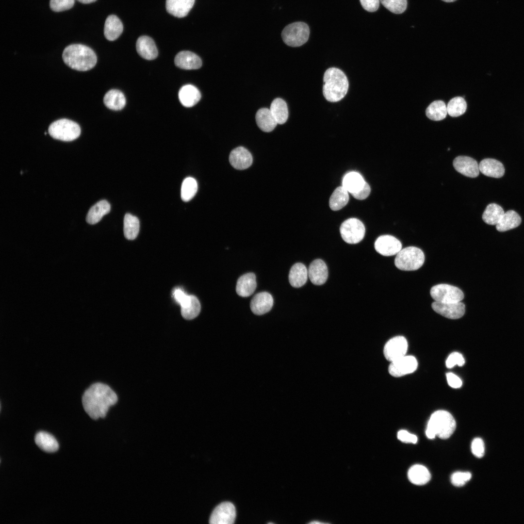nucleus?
<instances>
[{
	"instance_id": "obj_1",
	"label": "nucleus",
	"mask_w": 524,
	"mask_h": 524,
	"mask_svg": "<svg viewBox=\"0 0 524 524\" xmlns=\"http://www.w3.org/2000/svg\"><path fill=\"white\" fill-rule=\"evenodd\" d=\"M81 402L86 414L92 419L106 417L110 408L117 402L115 393L107 384L96 382L83 393Z\"/></svg>"
},
{
	"instance_id": "obj_2",
	"label": "nucleus",
	"mask_w": 524,
	"mask_h": 524,
	"mask_svg": "<svg viewBox=\"0 0 524 524\" xmlns=\"http://www.w3.org/2000/svg\"><path fill=\"white\" fill-rule=\"evenodd\" d=\"M62 58L64 63L71 68L82 71L93 68L97 61L93 50L82 44L67 46L63 52Z\"/></svg>"
},
{
	"instance_id": "obj_3",
	"label": "nucleus",
	"mask_w": 524,
	"mask_h": 524,
	"mask_svg": "<svg viewBox=\"0 0 524 524\" xmlns=\"http://www.w3.org/2000/svg\"><path fill=\"white\" fill-rule=\"evenodd\" d=\"M323 95L328 101L336 102L342 100L346 95L349 83L343 71L336 67L327 69L323 77Z\"/></svg>"
},
{
	"instance_id": "obj_4",
	"label": "nucleus",
	"mask_w": 524,
	"mask_h": 524,
	"mask_svg": "<svg viewBox=\"0 0 524 524\" xmlns=\"http://www.w3.org/2000/svg\"><path fill=\"white\" fill-rule=\"evenodd\" d=\"M456 427V423L453 416L446 410H439L431 415L426 434L429 439L437 436L442 439H447L453 434Z\"/></svg>"
},
{
	"instance_id": "obj_5",
	"label": "nucleus",
	"mask_w": 524,
	"mask_h": 524,
	"mask_svg": "<svg viewBox=\"0 0 524 524\" xmlns=\"http://www.w3.org/2000/svg\"><path fill=\"white\" fill-rule=\"evenodd\" d=\"M425 255L423 251L415 246H409L401 249L396 254L394 264L400 270L414 271L420 268L424 264Z\"/></svg>"
},
{
	"instance_id": "obj_6",
	"label": "nucleus",
	"mask_w": 524,
	"mask_h": 524,
	"mask_svg": "<svg viewBox=\"0 0 524 524\" xmlns=\"http://www.w3.org/2000/svg\"><path fill=\"white\" fill-rule=\"evenodd\" d=\"M81 128L76 122L66 118L56 120L49 127L48 132L53 138L69 142L78 138Z\"/></svg>"
},
{
	"instance_id": "obj_7",
	"label": "nucleus",
	"mask_w": 524,
	"mask_h": 524,
	"mask_svg": "<svg viewBox=\"0 0 524 524\" xmlns=\"http://www.w3.org/2000/svg\"><path fill=\"white\" fill-rule=\"evenodd\" d=\"M309 35V27L303 22L289 24L281 33L283 42L287 45L293 47H299L304 44L308 40Z\"/></svg>"
},
{
	"instance_id": "obj_8",
	"label": "nucleus",
	"mask_w": 524,
	"mask_h": 524,
	"mask_svg": "<svg viewBox=\"0 0 524 524\" xmlns=\"http://www.w3.org/2000/svg\"><path fill=\"white\" fill-rule=\"evenodd\" d=\"M340 232L344 242L355 244L360 242L364 238L365 229L360 220L356 218H350L342 223Z\"/></svg>"
},
{
	"instance_id": "obj_9",
	"label": "nucleus",
	"mask_w": 524,
	"mask_h": 524,
	"mask_svg": "<svg viewBox=\"0 0 524 524\" xmlns=\"http://www.w3.org/2000/svg\"><path fill=\"white\" fill-rule=\"evenodd\" d=\"M430 293L435 301L442 303L460 302L464 298V294L460 289L447 284L436 285L431 288Z\"/></svg>"
},
{
	"instance_id": "obj_10",
	"label": "nucleus",
	"mask_w": 524,
	"mask_h": 524,
	"mask_svg": "<svg viewBox=\"0 0 524 524\" xmlns=\"http://www.w3.org/2000/svg\"><path fill=\"white\" fill-rule=\"evenodd\" d=\"M236 517L234 506L230 502H223L215 508L211 514L209 523L211 524H232Z\"/></svg>"
},
{
	"instance_id": "obj_11",
	"label": "nucleus",
	"mask_w": 524,
	"mask_h": 524,
	"mask_svg": "<svg viewBox=\"0 0 524 524\" xmlns=\"http://www.w3.org/2000/svg\"><path fill=\"white\" fill-rule=\"evenodd\" d=\"M408 346L407 341L404 337L395 336L385 344L383 350L384 355L387 360L392 362L405 356Z\"/></svg>"
},
{
	"instance_id": "obj_12",
	"label": "nucleus",
	"mask_w": 524,
	"mask_h": 524,
	"mask_svg": "<svg viewBox=\"0 0 524 524\" xmlns=\"http://www.w3.org/2000/svg\"><path fill=\"white\" fill-rule=\"evenodd\" d=\"M418 363L412 356H404L391 362L389 367V373L393 377H399L415 371Z\"/></svg>"
},
{
	"instance_id": "obj_13",
	"label": "nucleus",
	"mask_w": 524,
	"mask_h": 524,
	"mask_svg": "<svg viewBox=\"0 0 524 524\" xmlns=\"http://www.w3.org/2000/svg\"><path fill=\"white\" fill-rule=\"evenodd\" d=\"M431 307L437 313L451 319L460 318L465 311V306L461 301L452 303L434 301L432 303Z\"/></svg>"
},
{
	"instance_id": "obj_14",
	"label": "nucleus",
	"mask_w": 524,
	"mask_h": 524,
	"mask_svg": "<svg viewBox=\"0 0 524 524\" xmlns=\"http://www.w3.org/2000/svg\"><path fill=\"white\" fill-rule=\"evenodd\" d=\"M374 246L378 253L385 256L396 255L402 249L400 241L390 235L378 237L375 242Z\"/></svg>"
},
{
	"instance_id": "obj_15",
	"label": "nucleus",
	"mask_w": 524,
	"mask_h": 524,
	"mask_svg": "<svg viewBox=\"0 0 524 524\" xmlns=\"http://www.w3.org/2000/svg\"><path fill=\"white\" fill-rule=\"evenodd\" d=\"M453 164L455 169L464 176L475 178L479 175V164L476 160L471 157L458 156L454 160Z\"/></svg>"
},
{
	"instance_id": "obj_16",
	"label": "nucleus",
	"mask_w": 524,
	"mask_h": 524,
	"mask_svg": "<svg viewBox=\"0 0 524 524\" xmlns=\"http://www.w3.org/2000/svg\"><path fill=\"white\" fill-rule=\"evenodd\" d=\"M229 161L231 165L235 169H246L248 168L253 162L250 152L243 147H237L233 149L229 155Z\"/></svg>"
},
{
	"instance_id": "obj_17",
	"label": "nucleus",
	"mask_w": 524,
	"mask_h": 524,
	"mask_svg": "<svg viewBox=\"0 0 524 524\" xmlns=\"http://www.w3.org/2000/svg\"><path fill=\"white\" fill-rule=\"evenodd\" d=\"M273 305V298L266 292L258 293L251 300L250 307L251 311L256 315L264 314L269 311Z\"/></svg>"
},
{
	"instance_id": "obj_18",
	"label": "nucleus",
	"mask_w": 524,
	"mask_h": 524,
	"mask_svg": "<svg viewBox=\"0 0 524 524\" xmlns=\"http://www.w3.org/2000/svg\"><path fill=\"white\" fill-rule=\"evenodd\" d=\"M308 276L314 285L323 284L328 277V269L326 263L321 259H316L310 264Z\"/></svg>"
},
{
	"instance_id": "obj_19",
	"label": "nucleus",
	"mask_w": 524,
	"mask_h": 524,
	"mask_svg": "<svg viewBox=\"0 0 524 524\" xmlns=\"http://www.w3.org/2000/svg\"><path fill=\"white\" fill-rule=\"evenodd\" d=\"M174 62L178 67L187 70L198 69L202 65L200 57L189 51H181L179 52L175 56Z\"/></svg>"
},
{
	"instance_id": "obj_20",
	"label": "nucleus",
	"mask_w": 524,
	"mask_h": 524,
	"mask_svg": "<svg viewBox=\"0 0 524 524\" xmlns=\"http://www.w3.org/2000/svg\"><path fill=\"white\" fill-rule=\"evenodd\" d=\"M136 50L142 58L153 60L158 56V49L153 39L147 36H141L137 40Z\"/></svg>"
},
{
	"instance_id": "obj_21",
	"label": "nucleus",
	"mask_w": 524,
	"mask_h": 524,
	"mask_svg": "<svg viewBox=\"0 0 524 524\" xmlns=\"http://www.w3.org/2000/svg\"><path fill=\"white\" fill-rule=\"evenodd\" d=\"M195 0H166V11L174 16H186L194 5Z\"/></svg>"
},
{
	"instance_id": "obj_22",
	"label": "nucleus",
	"mask_w": 524,
	"mask_h": 524,
	"mask_svg": "<svg viewBox=\"0 0 524 524\" xmlns=\"http://www.w3.org/2000/svg\"><path fill=\"white\" fill-rule=\"evenodd\" d=\"M479 171L485 176L500 178L505 173V168L500 162L492 158L482 160L479 164Z\"/></svg>"
},
{
	"instance_id": "obj_23",
	"label": "nucleus",
	"mask_w": 524,
	"mask_h": 524,
	"mask_svg": "<svg viewBox=\"0 0 524 524\" xmlns=\"http://www.w3.org/2000/svg\"><path fill=\"white\" fill-rule=\"evenodd\" d=\"M180 305L181 315L186 320L194 319L200 311V303L198 298L193 295H188Z\"/></svg>"
},
{
	"instance_id": "obj_24",
	"label": "nucleus",
	"mask_w": 524,
	"mask_h": 524,
	"mask_svg": "<svg viewBox=\"0 0 524 524\" xmlns=\"http://www.w3.org/2000/svg\"><path fill=\"white\" fill-rule=\"evenodd\" d=\"M257 286L255 275L248 273L241 276L238 279L236 287L237 294L242 297H247L255 291Z\"/></svg>"
},
{
	"instance_id": "obj_25",
	"label": "nucleus",
	"mask_w": 524,
	"mask_h": 524,
	"mask_svg": "<svg viewBox=\"0 0 524 524\" xmlns=\"http://www.w3.org/2000/svg\"><path fill=\"white\" fill-rule=\"evenodd\" d=\"M178 96L180 103L186 107L194 106L201 98V94L199 90L191 84H186L182 86L179 90Z\"/></svg>"
},
{
	"instance_id": "obj_26",
	"label": "nucleus",
	"mask_w": 524,
	"mask_h": 524,
	"mask_svg": "<svg viewBox=\"0 0 524 524\" xmlns=\"http://www.w3.org/2000/svg\"><path fill=\"white\" fill-rule=\"evenodd\" d=\"M123 30V24L117 16L111 15L107 17L104 24V34L107 40H116L122 33Z\"/></svg>"
},
{
	"instance_id": "obj_27",
	"label": "nucleus",
	"mask_w": 524,
	"mask_h": 524,
	"mask_svg": "<svg viewBox=\"0 0 524 524\" xmlns=\"http://www.w3.org/2000/svg\"><path fill=\"white\" fill-rule=\"evenodd\" d=\"M110 205L107 200L99 201L89 210L86 216V222L90 225L97 224L110 212Z\"/></svg>"
},
{
	"instance_id": "obj_28",
	"label": "nucleus",
	"mask_w": 524,
	"mask_h": 524,
	"mask_svg": "<svg viewBox=\"0 0 524 524\" xmlns=\"http://www.w3.org/2000/svg\"><path fill=\"white\" fill-rule=\"evenodd\" d=\"M308 277V271L306 266L302 263H296L290 269L289 281L291 286L299 288L306 283Z\"/></svg>"
},
{
	"instance_id": "obj_29",
	"label": "nucleus",
	"mask_w": 524,
	"mask_h": 524,
	"mask_svg": "<svg viewBox=\"0 0 524 524\" xmlns=\"http://www.w3.org/2000/svg\"><path fill=\"white\" fill-rule=\"evenodd\" d=\"M255 118L258 126L264 132L272 131L278 124L270 109L266 108L259 109L256 113Z\"/></svg>"
},
{
	"instance_id": "obj_30",
	"label": "nucleus",
	"mask_w": 524,
	"mask_h": 524,
	"mask_svg": "<svg viewBox=\"0 0 524 524\" xmlns=\"http://www.w3.org/2000/svg\"><path fill=\"white\" fill-rule=\"evenodd\" d=\"M408 476L410 482L417 485H425L431 479V475L428 469L420 464L411 466L408 471Z\"/></svg>"
},
{
	"instance_id": "obj_31",
	"label": "nucleus",
	"mask_w": 524,
	"mask_h": 524,
	"mask_svg": "<svg viewBox=\"0 0 524 524\" xmlns=\"http://www.w3.org/2000/svg\"><path fill=\"white\" fill-rule=\"evenodd\" d=\"M34 441L41 450L48 453L55 452L59 448V444L56 439L46 432H38L35 436Z\"/></svg>"
},
{
	"instance_id": "obj_32",
	"label": "nucleus",
	"mask_w": 524,
	"mask_h": 524,
	"mask_svg": "<svg viewBox=\"0 0 524 524\" xmlns=\"http://www.w3.org/2000/svg\"><path fill=\"white\" fill-rule=\"evenodd\" d=\"M366 181L362 176L357 172H350L346 174L342 181V186L351 194L360 191L364 186Z\"/></svg>"
},
{
	"instance_id": "obj_33",
	"label": "nucleus",
	"mask_w": 524,
	"mask_h": 524,
	"mask_svg": "<svg viewBox=\"0 0 524 524\" xmlns=\"http://www.w3.org/2000/svg\"><path fill=\"white\" fill-rule=\"evenodd\" d=\"M103 102L108 108L114 111H119L124 107L126 104V98L123 93L120 91L112 89L105 95Z\"/></svg>"
},
{
	"instance_id": "obj_34",
	"label": "nucleus",
	"mask_w": 524,
	"mask_h": 524,
	"mask_svg": "<svg viewBox=\"0 0 524 524\" xmlns=\"http://www.w3.org/2000/svg\"><path fill=\"white\" fill-rule=\"evenodd\" d=\"M521 221V217L515 211L509 210L504 213L496 228L499 231H506L518 227Z\"/></svg>"
},
{
	"instance_id": "obj_35",
	"label": "nucleus",
	"mask_w": 524,
	"mask_h": 524,
	"mask_svg": "<svg viewBox=\"0 0 524 524\" xmlns=\"http://www.w3.org/2000/svg\"><path fill=\"white\" fill-rule=\"evenodd\" d=\"M348 193L343 186L336 188L329 198L330 208L333 211H338L344 207L349 201Z\"/></svg>"
},
{
	"instance_id": "obj_36",
	"label": "nucleus",
	"mask_w": 524,
	"mask_h": 524,
	"mask_svg": "<svg viewBox=\"0 0 524 524\" xmlns=\"http://www.w3.org/2000/svg\"><path fill=\"white\" fill-rule=\"evenodd\" d=\"M270 111L278 124H283L288 118V109L286 102L282 98H275L272 102Z\"/></svg>"
},
{
	"instance_id": "obj_37",
	"label": "nucleus",
	"mask_w": 524,
	"mask_h": 524,
	"mask_svg": "<svg viewBox=\"0 0 524 524\" xmlns=\"http://www.w3.org/2000/svg\"><path fill=\"white\" fill-rule=\"evenodd\" d=\"M504 213V210L500 205L491 203L485 209L482 214V219L487 224L496 225Z\"/></svg>"
},
{
	"instance_id": "obj_38",
	"label": "nucleus",
	"mask_w": 524,
	"mask_h": 524,
	"mask_svg": "<svg viewBox=\"0 0 524 524\" xmlns=\"http://www.w3.org/2000/svg\"><path fill=\"white\" fill-rule=\"evenodd\" d=\"M426 114L427 117L432 120H442L446 116L447 106L442 100L434 101L427 107Z\"/></svg>"
},
{
	"instance_id": "obj_39",
	"label": "nucleus",
	"mask_w": 524,
	"mask_h": 524,
	"mask_svg": "<svg viewBox=\"0 0 524 524\" xmlns=\"http://www.w3.org/2000/svg\"><path fill=\"white\" fill-rule=\"evenodd\" d=\"M140 228L138 218L130 213L125 214L124 218V234L128 240H134L139 233Z\"/></svg>"
},
{
	"instance_id": "obj_40",
	"label": "nucleus",
	"mask_w": 524,
	"mask_h": 524,
	"mask_svg": "<svg viewBox=\"0 0 524 524\" xmlns=\"http://www.w3.org/2000/svg\"><path fill=\"white\" fill-rule=\"evenodd\" d=\"M466 109V102L464 98L461 97L452 98L447 105V113L452 117H457L463 115Z\"/></svg>"
},
{
	"instance_id": "obj_41",
	"label": "nucleus",
	"mask_w": 524,
	"mask_h": 524,
	"mask_svg": "<svg viewBox=\"0 0 524 524\" xmlns=\"http://www.w3.org/2000/svg\"><path fill=\"white\" fill-rule=\"evenodd\" d=\"M197 190V183L196 180L192 177L185 178L181 185V198L182 200L187 202L192 199L195 196Z\"/></svg>"
},
{
	"instance_id": "obj_42",
	"label": "nucleus",
	"mask_w": 524,
	"mask_h": 524,
	"mask_svg": "<svg viewBox=\"0 0 524 524\" xmlns=\"http://www.w3.org/2000/svg\"><path fill=\"white\" fill-rule=\"evenodd\" d=\"M381 4L393 13H403L407 6V0H380Z\"/></svg>"
},
{
	"instance_id": "obj_43",
	"label": "nucleus",
	"mask_w": 524,
	"mask_h": 524,
	"mask_svg": "<svg viewBox=\"0 0 524 524\" xmlns=\"http://www.w3.org/2000/svg\"><path fill=\"white\" fill-rule=\"evenodd\" d=\"M471 477L472 474L469 472H457L451 475V481L454 486L461 487L469 481Z\"/></svg>"
},
{
	"instance_id": "obj_44",
	"label": "nucleus",
	"mask_w": 524,
	"mask_h": 524,
	"mask_svg": "<svg viewBox=\"0 0 524 524\" xmlns=\"http://www.w3.org/2000/svg\"><path fill=\"white\" fill-rule=\"evenodd\" d=\"M75 0H50L49 6L54 12H62L71 8Z\"/></svg>"
},
{
	"instance_id": "obj_45",
	"label": "nucleus",
	"mask_w": 524,
	"mask_h": 524,
	"mask_svg": "<svg viewBox=\"0 0 524 524\" xmlns=\"http://www.w3.org/2000/svg\"><path fill=\"white\" fill-rule=\"evenodd\" d=\"M464 363L465 360L463 356L458 352H454L448 357L446 360V366L448 368H451L456 365L462 366Z\"/></svg>"
},
{
	"instance_id": "obj_46",
	"label": "nucleus",
	"mask_w": 524,
	"mask_h": 524,
	"mask_svg": "<svg viewBox=\"0 0 524 524\" xmlns=\"http://www.w3.org/2000/svg\"><path fill=\"white\" fill-rule=\"evenodd\" d=\"M471 450L474 455L478 458H482L485 453V445L482 439L476 438L473 440L471 444Z\"/></svg>"
},
{
	"instance_id": "obj_47",
	"label": "nucleus",
	"mask_w": 524,
	"mask_h": 524,
	"mask_svg": "<svg viewBox=\"0 0 524 524\" xmlns=\"http://www.w3.org/2000/svg\"><path fill=\"white\" fill-rule=\"evenodd\" d=\"M397 438L402 442L414 444L417 442L418 440L416 435L411 434L405 430H401L398 432Z\"/></svg>"
},
{
	"instance_id": "obj_48",
	"label": "nucleus",
	"mask_w": 524,
	"mask_h": 524,
	"mask_svg": "<svg viewBox=\"0 0 524 524\" xmlns=\"http://www.w3.org/2000/svg\"><path fill=\"white\" fill-rule=\"evenodd\" d=\"M362 7L369 12L376 11L379 6L380 0H360Z\"/></svg>"
},
{
	"instance_id": "obj_49",
	"label": "nucleus",
	"mask_w": 524,
	"mask_h": 524,
	"mask_svg": "<svg viewBox=\"0 0 524 524\" xmlns=\"http://www.w3.org/2000/svg\"><path fill=\"white\" fill-rule=\"evenodd\" d=\"M446 378L449 385L452 388H458L462 385V382L460 378L453 373H447Z\"/></svg>"
},
{
	"instance_id": "obj_50",
	"label": "nucleus",
	"mask_w": 524,
	"mask_h": 524,
	"mask_svg": "<svg viewBox=\"0 0 524 524\" xmlns=\"http://www.w3.org/2000/svg\"><path fill=\"white\" fill-rule=\"evenodd\" d=\"M371 192V188L369 185L366 182L364 187L357 193L352 194L351 195L356 199L363 200L366 198Z\"/></svg>"
},
{
	"instance_id": "obj_51",
	"label": "nucleus",
	"mask_w": 524,
	"mask_h": 524,
	"mask_svg": "<svg viewBox=\"0 0 524 524\" xmlns=\"http://www.w3.org/2000/svg\"><path fill=\"white\" fill-rule=\"evenodd\" d=\"M77 0L79 1V2H80L82 3L88 4V3H90L95 2L97 0Z\"/></svg>"
},
{
	"instance_id": "obj_52",
	"label": "nucleus",
	"mask_w": 524,
	"mask_h": 524,
	"mask_svg": "<svg viewBox=\"0 0 524 524\" xmlns=\"http://www.w3.org/2000/svg\"><path fill=\"white\" fill-rule=\"evenodd\" d=\"M446 2H451L456 1V0H442Z\"/></svg>"
}]
</instances>
